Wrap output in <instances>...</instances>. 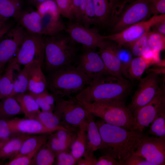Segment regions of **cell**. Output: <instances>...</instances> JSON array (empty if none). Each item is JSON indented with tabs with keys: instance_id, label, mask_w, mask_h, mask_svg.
Masks as SVG:
<instances>
[{
	"instance_id": "1",
	"label": "cell",
	"mask_w": 165,
	"mask_h": 165,
	"mask_svg": "<svg viewBox=\"0 0 165 165\" xmlns=\"http://www.w3.org/2000/svg\"><path fill=\"white\" fill-rule=\"evenodd\" d=\"M102 140L103 155L112 156L121 163L136 149L144 135L138 129L129 130L107 123L101 119L96 122Z\"/></svg>"
},
{
	"instance_id": "2",
	"label": "cell",
	"mask_w": 165,
	"mask_h": 165,
	"mask_svg": "<svg viewBox=\"0 0 165 165\" xmlns=\"http://www.w3.org/2000/svg\"><path fill=\"white\" fill-rule=\"evenodd\" d=\"M131 89L130 81L108 74L102 75L74 97L78 102L98 101H125Z\"/></svg>"
},
{
	"instance_id": "3",
	"label": "cell",
	"mask_w": 165,
	"mask_h": 165,
	"mask_svg": "<svg viewBox=\"0 0 165 165\" xmlns=\"http://www.w3.org/2000/svg\"><path fill=\"white\" fill-rule=\"evenodd\" d=\"M47 88L54 97H70L80 92L92 80L72 64H67L47 73Z\"/></svg>"
},
{
	"instance_id": "4",
	"label": "cell",
	"mask_w": 165,
	"mask_h": 165,
	"mask_svg": "<svg viewBox=\"0 0 165 165\" xmlns=\"http://www.w3.org/2000/svg\"><path fill=\"white\" fill-rule=\"evenodd\" d=\"M44 69L47 73L64 65L73 64L80 49L67 34L61 33L44 37Z\"/></svg>"
},
{
	"instance_id": "5",
	"label": "cell",
	"mask_w": 165,
	"mask_h": 165,
	"mask_svg": "<svg viewBox=\"0 0 165 165\" xmlns=\"http://www.w3.org/2000/svg\"><path fill=\"white\" fill-rule=\"evenodd\" d=\"M78 102L90 113L110 124L129 130L137 129L132 114L125 101H98L91 103Z\"/></svg>"
},
{
	"instance_id": "6",
	"label": "cell",
	"mask_w": 165,
	"mask_h": 165,
	"mask_svg": "<svg viewBox=\"0 0 165 165\" xmlns=\"http://www.w3.org/2000/svg\"><path fill=\"white\" fill-rule=\"evenodd\" d=\"M152 15L148 0L123 1L119 12L110 26L112 34L145 21Z\"/></svg>"
},
{
	"instance_id": "7",
	"label": "cell",
	"mask_w": 165,
	"mask_h": 165,
	"mask_svg": "<svg viewBox=\"0 0 165 165\" xmlns=\"http://www.w3.org/2000/svg\"><path fill=\"white\" fill-rule=\"evenodd\" d=\"M139 81L138 88L127 106L132 115L137 109L148 104L164 89L159 73L155 71H151Z\"/></svg>"
},
{
	"instance_id": "8",
	"label": "cell",
	"mask_w": 165,
	"mask_h": 165,
	"mask_svg": "<svg viewBox=\"0 0 165 165\" xmlns=\"http://www.w3.org/2000/svg\"><path fill=\"white\" fill-rule=\"evenodd\" d=\"M164 20L165 14L154 15L147 20L134 24L118 32L103 36L105 39L114 42L119 46H128L148 32L153 25Z\"/></svg>"
},
{
	"instance_id": "9",
	"label": "cell",
	"mask_w": 165,
	"mask_h": 165,
	"mask_svg": "<svg viewBox=\"0 0 165 165\" xmlns=\"http://www.w3.org/2000/svg\"><path fill=\"white\" fill-rule=\"evenodd\" d=\"M44 47L43 35L26 30L24 39L15 57L17 62L24 65L36 62L43 64Z\"/></svg>"
},
{
	"instance_id": "10",
	"label": "cell",
	"mask_w": 165,
	"mask_h": 165,
	"mask_svg": "<svg viewBox=\"0 0 165 165\" xmlns=\"http://www.w3.org/2000/svg\"><path fill=\"white\" fill-rule=\"evenodd\" d=\"M54 97V113L61 121L66 124L79 127L91 114L74 97L65 99L63 97Z\"/></svg>"
},
{
	"instance_id": "11",
	"label": "cell",
	"mask_w": 165,
	"mask_h": 165,
	"mask_svg": "<svg viewBox=\"0 0 165 165\" xmlns=\"http://www.w3.org/2000/svg\"><path fill=\"white\" fill-rule=\"evenodd\" d=\"M73 63L92 81L102 75L109 74L99 53L94 50L83 46Z\"/></svg>"
},
{
	"instance_id": "12",
	"label": "cell",
	"mask_w": 165,
	"mask_h": 165,
	"mask_svg": "<svg viewBox=\"0 0 165 165\" xmlns=\"http://www.w3.org/2000/svg\"><path fill=\"white\" fill-rule=\"evenodd\" d=\"M26 30L19 24L13 26L0 41V74L6 65L17 53L24 39Z\"/></svg>"
},
{
	"instance_id": "13",
	"label": "cell",
	"mask_w": 165,
	"mask_h": 165,
	"mask_svg": "<svg viewBox=\"0 0 165 165\" xmlns=\"http://www.w3.org/2000/svg\"><path fill=\"white\" fill-rule=\"evenodd\" d=\"M64 31L76 43L94 50L102 46L105 42V39L97 29L87 28L72 21L67 24Z\"/></svg>"
},
{
	"instance_id": "14",
	"label": "cell",
	"mask_w": 165,
	"mask_h": 165,
	"mask_svg": "<svg viewBox=\"0 0 165 165\" xmlns=\"http://www.w3.org/2000/svg\"><path fill=\"white\" fill-rule=\"evenodd\" d=\"M165 113V93L162 90L150 102L137 109L132 114L136 129L143 131L161 115Z\"/></svg>"
},
{
	"instance_id": "15",
	"label": "cell",
	"mask_w": 165,
	"mask_h": 165,
	"mask_svg": "<svg viewBox=\"0 0 165 165\" xmlns=\"http://www.w3.org/2000/svg\"><path fill=\"white\" fill-rule=\"evenodd\" d=\"M134 152L145 158L152 165H164L165 137L144 135Z\"/></svg>"
},
{
	"instance_id": "16",
	"label": "cell",
	"mask_w": 165,
	"mask_h": 165,
	"mask_svg": "<svg viewBox=\"0 0 165 165\" xmlns=\"http://www.w3.org/2000/svg\"><path fill=\"white\" fill-rule=\"evenodd\" d=\"M96 16V25L110 26L119 13L123 1L93 0Z\"/></svg>"
},
{
	"instance_id": "17",
	"label": "cell",
	"mask_w": 165,
	"mask_h": 165,
	"mask_svg": "<svg viewBox=\"0 0 165 165\" xmlns=\"http://www.w3.org/2000/svg\"><path fill=\"white\" fill-rule=\"evenodd\" d=\"M99 49L97 53L109 73L119 78H125L123 75L121 63L115 50V44L105 39L104 45Z\"/></svg>"
},
{
	"instance_id": "18",
	"label": "cell",
	"mask_w": 165,
	"mask_h": 165,
	"mask_svg": "<svg viewBox=\"0 0 165 165\" xmlns=\"http://www.w3.org/2000/svg\"><path fill=\"white\" fill-rule=\"evenodd\" d=\"M8 120L13 134H46L58 130L47 128L35 119L15 118Z\"/></svg>"
},
{
	"instance_id": "19",
	"label": "cell",
	"mask_w": 165,
	"mask_h": 165,
	"mask_svg": "<svg viewBox=\"0 0 165 165\" xmlns=\"http://www.w3.org/2000/svg\"><path fill=\"white\" fill-rule=\"evenodd\" d=\"M49 138L46 146L57 155L61 152L67 151L71 148L77 133L71 129L59 130Z\"/></svg>"
},
{
	"instance_id": "20",
	"label": "cell",
	"mask_w": 165,
	"mask_h": 165,
	"mask_svg": "<svg viewBox=\"0 0 165 165\" xmlns=\"http://www.w3.org/2000/svg\"><path fill=\"white\" fill-rule=\"evenodd\" d=\"M16 20L27 31L45 36L42 19L37 11L22 10Z\"/></svg>"
},
{
	"instance_id": "21",
	"label": "cell",
	"mask_w": 165,
	"mask_h": 165,
	"mask_svg": "<svg viewBox=\"0 0 165 165\" xmlns=\"http://www.w3.org/2000/svg\"><path fill=\"white\" fill-rule=\"evenodd\" d=\"M19 64L16 57L13 58L7 65L0 78V99L9 97L13 91L15 70H19Z\"/></svg>"
},
{
	"instance_id": "22",
	"label": "cell",
	"mask_w": 165,
	"mask_h": 165,
	"mask_svg": "<svg viewBox=\"0 0 165 165\" xmlns=\"http://www.w3.org/2000/svg\"><path fill=\"white\" fill-rule=\"evenodd\" d=\"M42 65L38 62L31 63L28 88L29 92L38 94L47 90L46 76L42 69Z\"/></svg>"
},
{
	"instance_id": "23",
	"label": "cell",
	"mask_w": 165,
	"mask_h": 165,
	"mask_svg": "<svg viewBox=\"0 0 165 165\" xmlns=\"http://www.w3.org/2000/svg\"><path fill=\"white\" fill-rule=\"evenodd\" d=\"M93 116L91 114L87 119L86 146L84 156L99 150L102 144L101 137Z\"/></svg>"
},
{
	"instance_id": "24",
	"label": "cell",
	"mask_w": 165,
	"mask_h": 165,
	"mask_svg": "<svg viewBox=\"0 0 165 165\" xmlns=\"http://www.w3.org/2000/svg\"><path fill=\"white\" fill-rule=\"evenodd\" d=\"M87 119L78 127L79 130L71 147V153L77 160L83 156L86 151Z\"/></svg>"
},
{
	"instance_id": "25",
	"label": "cell",
	"mask_w": 165,
	"mask_h": 165,
	"mask_svg": "<svg viewBox=\"0 0 165 165\" xmlns=\"http://www.w3.org/2000/svg\"><path fill=\"white\" fill-rule=\"evenodd\" d=\"M20 105L23 113L27 118L35 119L40 112V108L30 95L20 93L13 96Z\"/></svg>"
},
{
	"instance_id": "26",
	"label": "cell",
	"mask_w": 165,
	"mask_h": 165,
	"mask_svg": "<svg viewBox=\"0 0 165 165\" xmlns=\"http://www.w3.org/2000/svg\"><path fill=\"white\" fill-rule=\"evenodd\" d=\"M148 66L141 56L133 58L129 64L123 72V77L129 80H139Z\"/></svg>"
},
{
	"instance_id": "27",
	"label": "cell",
	"mask_w": 165,
	"mask_h": 165,
	"mask_svg": "<svg viewBox=\"0 0 165 165\" xmlns=\"http://www.w3.org/2000/svg\"><path fill=\"white\" fill-rule=\"evenodd\" d=\"M0 101V120L7 119L23 112L20 105L13 97H8Z\"/></svg>"
},
{
	"instance_id": "28",
	"label": "cell",
	"mask_w": 165,
	"mask_h": 165,
	"mask_svg": "<svg viewBox=\"0 0 165 165\" xmlns=\"http://www.w3.org/2000/svg\"><path fill=\"white\" fill-rule=\"evenodd\" d=\"M22 135L10 138L0 150V159L14 158L19 152L24 141L28 137Z\"/></svg>"
},
{
	"instance_id": "29",
	"label": "cell",
	"mask_w": 165,
	"mask_h": 165,
	"mask_svg": "<svg viewBox=\"0 0 165 165\" xmlns=\"http://www.w3.org/2000/svg\"><path fill=\"white\" fill-rule=\"evenodd\" d=\"M22 0H0V15L16 20L22 11Z\"/></svg>"
},
{
	"instance_id": "30",
	"label": "cell",
	"mask_w": 165,
	"mask_h": 165,
	"mask_svg": "<svg viewBox=\"0 0 165 165\" xmlns=\"http://www.w3.org/2000/svg\"><path fill=\"white\" fill-rule=\"evenodd\" d=\"M47 137L45 135L28 136L24 141L19 152L14 158L26 155L38 148L42 147L46 143Z\"/></svg>"
},
{
	"instance_id": "31",
	"label": "cell",
	"mask_w": 165,
	"mask_h": 165,
	"mask_svg": "<svg viewBox=\"0 0 165 165\" xmlns=\"http://www.w3.org/2000/svg\"><path fill=\"white\" fill-rule=\"evenodd\" d=\"M31 64L24 65L23 69L19 72L15 78L13 91L10 97H13L18 94L25 93L28 91Z\"/></svg>"
},
{
	"instance_id": "32",
	"label": "cell",
	"mask_w": 165,
	"mask_h": 165,
	"mask_svg": "<svg viewBox=\"0 0 165 165\" xmlns=\"http://www.w3.org/2000/svg\"><path fill=\"white\" fill-rule=\"evenodd\" d=\"M35 119L38 120L45 127L50 129L70 130L61 125V121L59 118L52 111H40Z\"/></svg>"
},
{
	"instance_id": "33",
	"label": "cell",
	"mask_w": 165,
	"mask_h": 165,
	"mask_svg": "<svg viewBox=\"0 0 165 165\" xmlns=\"http://www.w3.org/2000/svg\"><path fill=\"white\" fill-rule=\"evenodd\" d=\"M36 8L37 11L42 16L61 18V15L55 0H46L38 4Z\"/></svg>"
},
{
	"instance_id": "34",
	"label": "cell",
	"mask_w": 165,
	"mask_h": 165,
	"mask_svg": "<svg viewBox=\"0 0 165 165\" xmlns=\"http://www.w3.org/2000/svg\"><path fill=\"white\" fill-rule=\"evenodd\" d=\"M56 155L47 146L41 148L33 158L32 164L37 165H51L54 162Z\"/></svg>"
},
{
	"instance_id": "35",
	"label": "cell",
	"mask_w": 165,
	"mask_h": 165,
	"mask_svg": "<svg viewBox=\"0 0 165 165\" xmlns=\"http://www.w3.org/2000/svg\"><path fill=\"white\" fill-rule=\"evenodd\" d=\"M148 32L127 46L133 55L141 56L151 49L148 43Z\"/></svg>"
},
{
	"instance_id": "36",
	"label": "cell",
	"mask_w": 165,
	"mask_h": 165,
	"mask_svg": "<svg viewBox=\"0 0 165 165\" xmlns=\"http://www.w3.org/2000/svg\"><path fill=\"white\" fill-rule=\"evenodd\" d=\"M156 137H165V113L155 119L151 123L148 131Z\"/></svg>"
},
{
	"instance_id": "37",
	"label": "cell",
	"mask_w": 165,
	"mask_h": 165,
	"mask_svg": "<svg viewBox=\"0 0 165 165\" xmlns=\"http://www.w3.org/2000/svg\"><path fill=\"white\" fill-rule=\"evenodd\" d=\"M61 16L68 19L69 21L74 20L72 0H55Z\"/></svg>"
},
{
	"instance_id": "38",
	"label": "cell",
	"mask_w": 165,
	"mask_h": 165,
	"mask_svg": "<svg viewBox=\"0 0 165 165\" xmlns=\"http://www.w3.org/2000/svg\"><path fill=\"white\" fill-rule=\"evenodd\" d=\"M148 43L150 48L160 51L165 48V35L154 31L148 32Z\"/></svg>"
},
{
	"instance_id": "39",
	"label": "cell",
	"mask_w": 165,
	"mask_h": 165,
	"mask_svg": "<svg viewBox=\"0 0 165 165\" xmlns=\"http://www.w3.org/2000/svg\"><path fill=\"white\" fill-rule=\"evenodd\" d=\"M122 47L119 46L116 44H115V50L117 56L121 63L123 73L133 58H132L133 55L130 51L123 48Z\"/></svg>"
},
{
	"instance_id": "40",
	"label": "cell",
	"mask_w": 165,
	"mask_h": 165,
	"mask_svg": "<svg viewBox=\"0 0 165 165\" xmlns=\"http://www.w3.org/2000/svg\"><path fill=\"white\" fill-rule=\"evenodd\" d=\"M82 24L87 28H89L91 24H96L95 13L93 0H86L85 18Z\"/></svg>"
},
{
	"instance_id": "41",
	"label": "cell",
	"mask_w": 165,
	"mask_h": 165,
	"mask_svg": "<svg viewBox=\"0 0 165 165\" xmlns=\"http://www.w3.org/2000/svg\"><path fill=\"white\" fill-rule=\"evenodd\" d=\"M42 148V147H41ZM41 148H38L25 155L15 157L6 163V165H28L32 164L33 159Z\"/></svg>"
},
{
	"instance_id": "42",
	"label": "cell",
	"mask_w": 165,
	"mask_h": 165,
	"mask_svg": "<svg viewBox=\"0 0 165 165\" xmlns=\"http://www.w3.org/2000/svg\"><path fill=\"white\" fill-rule=\"evenodd\" d=\"M121 165H152L145 158L134 151L121 163Z\"/></svg>"
},
{
	"instance_id": "43",
	"label": "cell",
	"mask_w": 165,
	"mask_h": 165,
	"mask_svg": "<svg viewBox=\"0 0 165 165\" xmlns=\"http://www.w3.org/2000/svg\"><path fill=\"white\" fill-rule=\"evenodd\" d=\"M57 156L56 164L57 165H74L78 161L71 153H68L67 151L60 152Z\"/></svg>"
},
{
	"instance_id": "44",
	"label": "cell",
	"mask_w": 165,
	"mask_h": 165,
	"mask_svg": "<svg viewBox=\"0 0 165 165\" xmlns=\"http://www.w3.org/2000/svg\"><path fill=\"white\" fill-rule=\"evenodd\" d=\"M160 52L159 50L150 49L141 56L148 66L150 64H159L161 61L160 57Z\"/></svg>"
},
{
	"instance_id": "45",
	"label": "cell",
	"mask_w": 165,
	"mask_h": 165,
	"mask_svg": "<svg viewBox=\"0 0 165 165\" xmlns=\"http://www.w3.org/2000/svg\"><path fill=\"white\" fill-rule=\"evenodd\" d=\"M29 94L34 99L42 111L52 112L53 111L54 108L48 103L41 93L35 94L29 92Z\"/></svg>"
},
{
	"instance_id": "46",
	"label": "cell",
	"mask_w": 165,
	"mask_h": 165,
	"mask_svg": "<svg viewBox=\"0 0 165 165\" xmlns=\"http://www.w3.org/2000/svg\"><path fill=\"white\" fill-rule=\"evenodd\" d=\"M152 15L165 14V0H148Z\"/></svg>"
},
{
	"instance_id": "47",
	"label": "cell",
	"mask_w": 165,
	"mask_h": 165,
	"mask_svg": "<svg viewBox=\"0 0 165 165\" xmlns=\"http://www.w3.org/2000/svg\"><path fill=\"white\" fill-rule=\"evenodd\" d=\"M13 134L7 119L0 120V138L6 139L10 138Z\"/></svg>"
},
{
	"instance_id": "48",
	"label": "cell",
	"mask_w": 165,
	"mask_h": 165,
	"mask_svg": "<svg viewBox=\"0 0 165 165\" xmlns=\"http://www.w3.org/2000/svg\"><path fill=\"white\" fill-rule=\"evenodd\" d=\"M96 165H120L119 162L113 157L106 155L97 159Z\"/></svg>"
},
{
	"instance_id": "49",
	"label": "cell",
	"mask_w": 165,
	"mask_h": 165,
	"mask_svg": "<svg viewBox=\"0 0 165 165\" xmlns=\"http://www.w3.org/2000/svg\"><path fill=\"white\" fill-rule=\"evenodd\" d=\"M84 158L78 160V165H96L97 159L94 156V153H90L84 155Z\"/></svg>"
},
{
	"instance_id": "50",
	"label": "cell",
	"mask_w": 165,
	"mask_h": 165,
	"mask_svg": "<svg viewBox=\"0 0 165 165\" xmlns=\"http://www.w3.org/2000/svg\"><path fill=\"white\" fill-rule=\"evenodd\" d=\"M80 0H72L74 12V20L75 22L81 24V20L79 10Z\"/></svg>"
},
{
	"instance_id": "51",
	"label": "cell",
	"mask_w": 165,
	"mask_h": 165,
	"mask_svg": "<svg viewBox=\"0 0 165 165\" xmlns=\"http://www.w3.org/2000/svg\"><path fill=\"white\" fill-rule=\"evenodd\" d=\"M151 28L153 29V31L165 35V20L158 22Z\"/></svg>"
},
{
	"instance_id": "52",
	"label": "cell",
	"mask_w": 165,
	"mask_h": 165,
	"mask_svg": "<svg viewBox=\"0 0 165 165\" xmlns=\"http://www.w3.org/2000/svg\"><path fill=\"white\" fill-rule=\"evenodd\" d=\"M86 0H80L79 4V10L82 24L85 18Z\"/></svg>"
},
{
	"instance_id": "53",
	"label": "cell",
	"mask_w": 165,
	"mask_h": 165,
	"mask_svg": "<svg viewBox=\"0 0 165 165\" xmlns=\"http://www.w3.org/2000/svg\"><path fill=\"white\" fill-rule=\"evenodd\" d=\"M14 23L7 21L0 28V41L4 35L13 26Z\"/></svg>"
},
{
	"instance_id": "54",
	"label": "cell",
	"mask_w": 165,
	"mask_h": 165,
	"mask_svg": "<svg viewBox=\"0 0 165 165\" xmlns=\"http://www.w3.org/2000/svg\"><path fill=\"white\" fill-rule=\"evenodd\" d=\"M46 0H28L30 4L35 7L41 3Z\"/></svg>"
},
{
	"instance_id": "55",
	"label": "cell",
	"mask_w": 165,
	"mask_h": 165,
	"mask_svg": "<svg viewBox=\"0 0 165 165\" xmlns=\"http://www.w3.org/2000/svg\"><path fill=\"white\" fill-rule=\"evenodd\" d=\"M8 19L3 17L0 15V28L8 21Z\"/></svg>"
},
{
	"instance_id": "56",
	"label": "cell",
	"mask_w": 165,
	"mask_h": 165,
	"mask_svg": "<svg viewBox=\"0 0 165 165\" xmlns=\"http://www.w3.org/2000/svg\"><path fill=\"white\" fill-rule=\"evenodd\" d=\"M10 139V138L6 139H2L0 138V150L9 141Z\"/></svg>"
},
{
	"instance_id": "57",
	"label": "cell",
	"mask_w": 165,
	"mask_h": 165,
	"mask_svg": "<svg viewBox=\"0 0 165 165\" xmlns=\"http://www.w3.org/2000/svg\"><path fill=\"white\" fill-rule=\"evenodd\" d=\"M1 75L2 74H0V77H1Z\"/></svg>"
}]
</instances>
